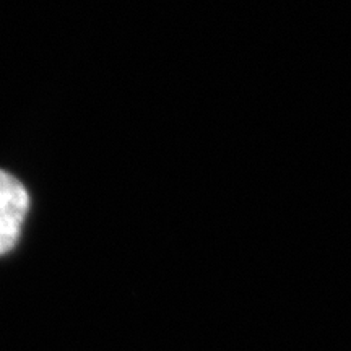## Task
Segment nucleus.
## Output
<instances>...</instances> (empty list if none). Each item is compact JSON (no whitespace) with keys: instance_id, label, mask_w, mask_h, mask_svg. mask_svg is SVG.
<instances>
[{"instance_id":"obj_1","label":"nucleus","mask_w":351,"mask_h":351,"mask_svg":"<svg viewBox=\"0 0 351 351\" xmlns=\"http://www.w3.org/2000/svg\"><path fill=\"white\" fill-rule=\"evenodd\" d=\"M28 207L29 195L23 184L0 169V256L19 243Z\"/></svg>"}]
</instances>
